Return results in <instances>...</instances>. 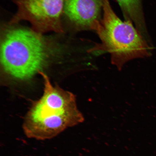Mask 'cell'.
Listing matches in <instances>:
<instances>
[{"instance_id": "5", "label": "cell", "mask_w": 156, "mask_h": 156, "mask_svg": "<svg viewBox=\"0 0 156 156\" xmlns=\"http://www.w3.org/2000/svg\"><path fill=\"white\" fill-rule=\"evenodd\" d=\"M102 0H67L63 19L73 32L92 30L102 19Z\"/></svg>"}, {"instance_id": "3", "label": "cell", "mask_w": 156, "mask_h": 156, "mask_svg": "<svg viewBox=\"0 0 156 156\" xmlns=\"http://www.w3.org/2000/svg\"><path fill=\"white\" fill-rule=\"evenodd\" d=\"M103 15L94 25L101 40L91 51L94 54L107 52L112 63L119 69L127 62L150 55V48L145 38L131 21H122L112 9L109 0H102Z\"/></svg>"}, {"instance_id": "4", "label": "cell", "mask_w": 156, "mask_h": 156, "mask_svg": "<svg viewBox=\"0 0 156 156\" xmlns=\"http://www.w3.org/2000/svg\"><path fill=\"white\" fill-rule=\"evenodd\" d=\"M67 0H12L17 11L9 24L28 21L32 29L44 34L54 32L63 34V17Z\"/></svg>"}, {"instance_id": "2", "label": "cell", "mask_w": 156, "mask_h": 156, "mask_svg": "<svg viewBox=\"0 0 156 156\" xmlns=\"http://www.w3.org/2000/svg\"><path fill=\"white\" fill-rule=\"evenodd\" d=\"M44 91L26 115L23 124L25 135L38 140L51 139L68 128L83 122L73 93L52 85L48 76L40 72Z\"/></svg>"}, {"instance_id": "1", "label": "cell", "mask_w": 156, "mask_h": 156, "mask_svg": "<svg viewBox=\"0 0 156 156\" xmlns=\"http://www.w3.org/2000/svg\"><path fill=\"white\" fill-rule=\"evenodd\" d=\"M61 38L17 24L3 25L0 48L3 71L18 80L32 79L54 58L69 51V41Z\"/></svg>"}, {"instance_id": "6", "label": "cell", "mask_w": 156, "mask_h": 156, "mask_svg": "<svg viewBox=\"0 0 156 156\" xmlns=\"http://www.w3.org/2000/svg\"><path fill=\"white\" fill-rule=\"evenodd\" d=\"M122 9L126 21H131L144 37L145 32L141 0H116Z\"/></svg>"}]
</instances>
